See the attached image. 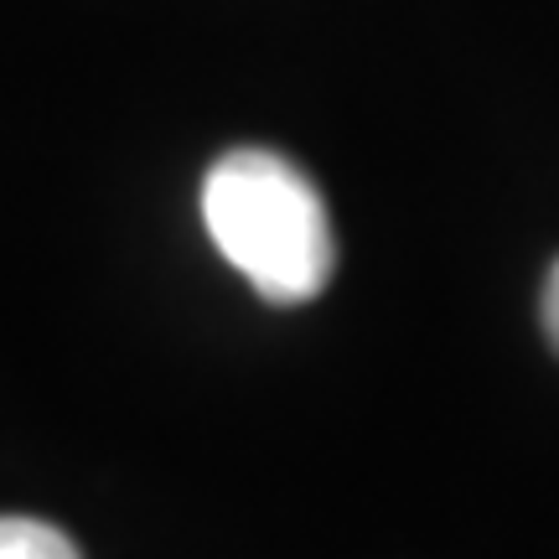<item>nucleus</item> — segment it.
Returning <instances> with one entry per match:
<instances>
[{"label":"nucleus","mask_w":559,"mask_h":559,"mask_svg":"<svg viewBox=\"0 0 559 559\" xmlns=\"http://www.w3.org/2000/svg\"><path fill=\"white\" fill-rule=\"evenodd\" d=\"M0 559H83L79 544L41 519H0Z\"/></svg>","instance_id":"nucleus-2"},{"label":"nucleus","mask_w":559,"mask_h":559,"mask_svg":"<svg viewBox=\"0 0 559 559\" xmlns=\"http://www.w3.org/2000/svg\"><path fill=\"white\" fill-rule=\"evenodd\" d=\"M202 223L223 260L270 306H306L332 285L337 234L317 181L264 145H239L207 166Z\"/></svg>","instance_id":"nucleus-1"},{"label":"nucleus","mask_w":559,"mask_h":559,"mask_svg":"<svg viewBox=\"0 0 559 559\" xmlns=\"http://www.w3.org/2000/svg\"><path fill=\"white\" fill-rule=\"evenodd\" d=\"M539 326H544V337H549V347L559 353V260H555V270H549V280H544V296H539Z\"/></svg>","instance_id":"nucleus-3"}]
</instances>
